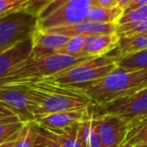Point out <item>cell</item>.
<instances>
[{
  "label": "cell",
  "mask_w": 147,
  "mask_h": 147,
  "mask_svg": "<svg viewBox=\"0 0 147 147\" xmlns=\"http://www.w3.org/2000/svg\"><path fill=\"white\" fill-rule=\"evenodd\" d=\"M38 21L36 12L30 9L0 18V53L32 38L38 29Z\"/></svg>",
  "instance_id": "6"
},
{
  "label": "cell",
  "mask_w": 147,
  "mask_h": 147,
  "mask_svg": "<svg viewBox=\"0 0 147 147\" xmlns=\"http://www.w3.org/2000/svg\"><path fill=\"white\" fill-rule=\"evenodd\" d=\"M147 87V70L116 67L105 77L79 89L94 105L107 104Z\"/></svg>",
  "instance_id": "1"
},
{
  "label": "cell",
  "mask_w": 147,
  "mask_h": 147,
  "mask_svg": "<svg viewBox=\"0 0 147 147\" xmlns=\"http://www.w3.org/2000/svg\"><path fill=\"white\" fill-rule=\"evenodd\" d=\"M92 4L93 6L104 8H113L118 6L117 0H92Z\"/></svg>",
  "instance_id": "26"
},
{
  "label": "cell",
  "mask_w": 147,
  "mask_h": 147,
  "mask_svg": "<svg viewBox=\"0 0 147 147\" xmlns=\"http://www.w3.org/2000/svg\"><path fill=\"white\" fill-rule=\"evenodd\" d=\"M116 67V58L107 54L104 56L93 57L65 71L42 80L57 85L81 89L92 82L105 77Z\"/></svg>",
  "instance_id": "4"
},
{
  "label": "cell",
  "mask_w": 147,
  "mask_h": 147,
  "mask_svg": "<svg viewBox=\"0 0 147 147\" xmlns=\"http://www.w3.org/2000/svg\"><path fill=\"white\" fill-rule=\"evenodd\" d=\"M69 37L58 33H50L37 29L32 36V58H42L59 53Z\"/></svg>",
  "instance_id": "10"
},
{
  "label": "cell",
  "mask_w": 147,
  "mask_h": 147,
  "mask_svg": "<svg viewBox=\"0 0 147 147\" xmlns=\"http://www.w3.org/2000/svg\"><path fill=\"white\" fill-rule=\"evenodd\" d=\"M85 20H87V11L76 9L69 4H65L46 18L39 20L38 28L41 30L54 29L74 25Z\"/></svg>",
  "instance_id": "11"
},
{
  "label": "cell",
  "mask_w": 147,
  "mask_h": 147,
  "mask_svg": "<svg viewBox=\"0 0 147 147\" xmlns=\"http://www.w3.org/2000/svg\"><path fill=\"white\" fill-rule=\"evenodd\" d=\"M25 124L17 115L0 116V145L17 137Z\"/></svg>",
  "instance_id": "15"
},
{
  "label": "cell",
  "mask_w": 147,
  "mask_h": 147,
  "mask_svg": "<svg viewBox=\"0 0 147 147\" xmlns=\"http://www.w3.org/2000/svg\"><path fill=\"white\" fill-rule=\"evenodd\" d=\"M124 14V10L119 6L113 8H104L92 6L87 11V20L102 22V23H117L119 18Z\"/></svg>",
  "instance_id": "16"
},
{
  "label": "cell",
  "mask_w": 147,
  "mask_h": 147,
  "mask_svg": "<svg viewBox=\"0 0 147 147\" xmlns=\"http://www.w3.org/2000/svg\"><path fill=\"white\" fill-rule=\"evenodd\" d=\"M145 3H147V0H132L131 3L124 9V13H128V12L132 11V10L136 9V8H138V7H140V6H142Z\"/></svg>",
  "instance_id": "27"
},
{
  "label": "cell",
  "mask_w": 147,
  "mask_h": 147,
  "mask_svg": "<svg viewBox=\"0 0 147 147\" xmlns=\"http://www.w3.org/2000/svg\"><path fill=\"white\" fill-rule=\"evenodd\" d=\"M93 57L71 56L62 53H56L36 59L30 56L26 61H24L16 69H14L7 77L0 79V85L42 80L62 71H65Z\"/></svg>",
  "instance_id": "2"
},
{
  "label": "cell",
  "mask_w": 147,
  "mask_h": 147,
  "mask_svg": "<svg viewBox=\"0 0 147 147\" xmlns=\"http://www.w3.org/2000/svg\"><path fill=\"white\" fill-rule=\"evenodd\" d=\"M37 124V136L34 147H60L54 132Z\"/></svg>",
  "instance_id": "22"
},
{
  "label": "cell",
  "mask_w": 147,
  "mask_h": 147,
  "mask_svg": "<svg viewBox=\"0 0 147 147\" xmlns=\"http://www.w3.org/2000/svg\"><path fill=\"white\" fill-rule=\"evenodd\" d=\"M93 106L45 115V116L36 118L35 122L51 131L62 130L74 124L82 123L90 119L93 114Z\"/></svg>",
  "instance_id": "9"
},
{
  "label": "cell",
  "mask_w": 147,
  "mask_h": 147,
  "mask_svg": "<svg viewBox=\"0 0 147 147\" xmlns=\"http://www.w3.org/2000/svg\"><path fill=\"white\" fill-rule=\"evenodd\" d=\"M32 53V38L0 53V79L7 77Z\"/></svg>",
  "instance_id": "12"
},
{
  "label": "cell",
  "mask_w": 147,
  "mask_h": 147,
  "mask_svg": "<svg viewBox=\"0 0 147 147\" xmlns=\"http://www.w3.org/2000/svg\"><path fill=\"white\" fill-rule=\"evenodd\" d=\"M41 94L31 82L0 85V102L22 121H35L34 111L41 104Z\"/></svg>",
  "instance_id": "5"
},
{
  "label": "cell",
  "mask_w": 147,
  "mask_h": 147,
  "mask_svg": "<svg viewBox=\"0 0 147 147\" xmlns=\"http://www.w3.org/2000/svg\"><path fill=\"white\" fill-rule=\"evenodd\" d=\"M132 147H147V143L146 144H138V145L132 146Z\"/></svg>",
  "instance_id": "33"
},
{
  "label": "cell",
  "mask_w": 147,
  "mask_h": 147,
  "mask_svg": "<svg viewBox=\"0 0 147 147\" xmlns=\"http://www.w3.org/2000/svg\"><path fill=\"white\" fill-rule=\"evenodd\" d=\"M85 39H86L85 35H74V36H70L68 41L66 42V44L60 50L59 53L71 55V56H83L82 55V50H83Z\"/></svg>",
  "instance_id": "23"
},
{
  "label": "cell",
  "mask_w": 147,
  "mask_h": 147,
  "mask_svg": "<svg viewBox=\"0 0 147 147\" xmlns=\"http://www.w3.org/2000/svg\"><path fill=\"white\" fill-rule=\"evenodd\" d=\"M50 33H58L66 36H74V35H98V34H113L117 33V25L115 23H102V22L85 20L74 25L66 26V27L54 28V29L43 30Z\"/></svg>",
  "instance_id": "13"
},
{
  "label": "cell",
  "mask_w": 147,
  "mask_h": 147,
  "mask_svg": "<svg viewBox=\"0 0 147 147\" xmlns=\"http://www.w3.org/2000/svg\"><path fill=\"white\" fill-rule=\"evenodd\" d=\"M79 136L85 147H102L98 132L92 122V117L80 123Z\"/></svg>",
  "instance_id": "19"
},
{
  "label": "cell",
  "mask_w": 147,
  "mask_h": 147,
  "mask_svg": "<svg viewBox=\"0 0 147 147\" xmlns=\"http://www.w3.org/2000/svg\"><path fill=\"white\" fill-rule=\"evenodd\" d=\"M119 147H132V146L130 145L129 143H127V142H124V143L122 144V145H120Z\"/></svg>",
  "instance_id": "32"
},
{
  "label": "cell",
  "mask_w": 147,
  "mask_h": 147,
  "mask_svg": "<svg viewBox=\"0 0 147 147\" xmlns=\"http://www.w3.org/2000/svg\"><path fill=\"white\" fill-rule=\"evenodd\" d=\"M15 115L6 105H4L3 103L0 102V116H12Z\"/></svg>",
  "instance_id": "28"
},
{
  "label": "cell",
  "mask_w": 147,
  "mask_h": 147,
  "mask_svg": "<svg viewBox=\"0 0 147 147\" xmlns=\"http://www.w3.org/2000/svg\"><path fill=\"white\" fill-rule=\"evenodd\" d=\"M41 94V104L34 111L35 120L38 117L62 111L87 108L93 106L90 99L79 89L61 86L46 80L31 82Z\"/></svg>",
  "instance_id": "3"
},
{
  "label": "cell",
  "mask_w": 147,
  "mask_h": 147,
  "mask_svg": "<svg viewBox=\"0 0 147 147\" xmlns=\"http://www.w3.org/2000/svg\"><path fill=\"white\" fill-rule=\"evenodd\" d=\"M31 1H32V5L33 4H40V7H41V6L46 2V0H31Z\"/></svg>",
  "instance_id": "31"
},
{
  "label": "cell",
  "mask_w": 147,
  "mask_h": 147,
  "mask_svg": "<svg viewBox=\"0 0 147 147\" xmlns=\"http://www.w3.org/2000/svg\"><path fill=\"white\" fill-rule=\"evenodd\" d=\"M31 0H0V18L20 10L30 9Z\"/></svg>",
  "instance_id": "21"
},
{
  "label": "cell",
  "mask_w": 147,
  "mask_h": 147,
  "mask_svg": "<svg viewBox=\"0 0 147 147\" xmlns=\"http://www.w3.org/2000/svg\"><path fill=\"white\" fill-rule=\"evenodd\" d=\"M125 142L129 143L131 146H135L138 144L147 143V125L143 126L134 133L126 136Z\"/></svg>",
  "instance_id": "25"
},
{
  "label": "cell",
  "mask_w": 147,
  "mask_h": 147,
  "mask_svg": "<svg viewBox=\"0 0 147 147\" xmlns=\"http://www.w3.org/2000/svg\"><path fill=\"white\" fill-rule=\"evenodd\" d=\"M92 122L98 132L102 147H119L125 142L128 126L121 118L93 110Z\"/></svg>",
  "instance_id": "8"
},
{
  "label": "cell",
  "mask_w": 147,
  "mask_h": 147,
  "mask_svg": "<svg viewBox=\"0 0 147 147\" xmlns=\"http://www.w3.org/2000/svg\"><path fill=\"white\" fill-rule=\"evenodd\" d=\"M70 1L71 0H52L49 3L44 4L36 11V15L38 17V20H42L44 18H46L47 16L52 14L53 12L58 10L59 8H61L62 6H64Z\"/></svg>",
  "instance_id": "24"
},
{
  "label": "cell",
  "mask_w": 147,
  "mask_h": 147,
  "mask_svg": "<svg viewBox=\"0 0 147 147\" xmlns=\"http://www.w3.org/2000/svg\"><path fill=\"white\" fill-rule=\"evenodd\" d=\"M79 125L80 123L74 124L65 129L52 131L56 135L60 147H85L79 136Z\"/></svg>",
  "instance_id": "17"
},
{
  "label": "cell",
  "mask_w": 147,
  "mask_h": 147,
  "mask_svg": "<svg viewBox=\"0 0 147 147\" xmlns=\"http://www.w3.org/2000/svg\"><path fill=\"white\" fill-rule=\"evenodd\" d=\"M117 2H118V0H117Z\"/></svg>",
  "instance_id": "35"
},
{
  "label": "cell",
  "mask_w": 147,
  "mask_h": 147,
  "mask_svg": "<svg viewBox=\"0 0 147 147\" xmlns=\"http://www.w3.org/2000/svg\"><path fill=\"white\" fill-rule=\"evenodd\" d=\"M50 1H52V0H46V2H45L44 4H46V3H49V2H50ZM44 4H43V5H44ZM43 5H42V6H43Z\"/></svg>",
  "instance_id": "34"
},
{
  "label": "cell",
  "mask_w": 147,
  "mask_h": 147,
  "mask_svg": "<svg viewBox=\"0 0 147 147\" xmlns=\"http://www.w3.org/2000/svg\"><path fill=\"white\" fill-rule=\"evenodd\" d=\"M132 0H118V6L122 9H125L130 3H131Z\"/></svg>",
  "instance_id": "29"
},
{
  "label": "cell",
  "mask_w": 147,
  "mask_h": 147,
  "mask_svg": "<svg viewBox=\"0 0 147 147\" xmlns=\"http://www.w3.org/2000/svg\"><path fill=\"white\" fill-rule=\"evenodd\" d=\"M17 137H18V136H17ZM17 137H16V138H17ZM16 138H14V139H12V140H10V141L6 142V143L1 144V145H0V147H13L14 144H15Z\"/></svg>",
  "instance_id": "30"
},
{
  "label": "cell",
  "mask_w": 147,
  "mask_h": 147,
  "mask_svg": "<svg viewBox=\"0 0 147 147\" xmlns=\"http://www.w3.org/2000/svg\"><path fill=\"white\" fill-rule=\"evenodd\" d=\"M119 39L120 35L118 33L86 36L82 55L88 57H99L109 54L117 48Z\"/></svg>",
  "instance_id": "14"
},
{
  "label": "cell",
  "mask_w": 147,
  "mask_h": 147,
  "mask_svg": "<svg viewBox=\"0 0 147 147\" xmlns=\"http://www.w3.org/2000/svg\"><path fill=\"white\" fill-rule=\"evenodd\" d=\"M96 106L102 113L115 115L128 124L147 116V87L107 104Z\"/></svg>",
  "instance_id": "7"
},
{
  "label": "cell",
  "mask_w": 147,
  "mask_h": 147,
  "mask_svg": "<svg viewBox=\"0 0 147 147\" xmlns=\"http://www.w3.org/2000/svg\"><path fill=\"white\" fill-rule=\"evenodd\" d=\"M37 136V124L35 121L27 122L18 137L15 140L13 147H34Z\"/></svg>",
  "instance_id": "20"
},
{
  "label": "cell",
  "mask_w": 147,
  "mask_h": 147,
  "mask_svg": "<svg viewBox=\"0 0 147 147\" xmlns=\"http://www.w3.org/2000/svg\"><path fill=\"white\" fill-rule=\"evenodd\" d=\"M116 66L127 70H147V49L117 58Z\"/></svg>",
  "instance_id": "18"
}]
</instances>
